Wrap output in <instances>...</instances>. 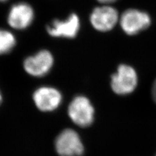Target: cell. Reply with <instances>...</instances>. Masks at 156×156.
<instances>
[{
	"instance_id": "1",
	"label": "cell",
	"mask_w": 156,
	"mask_h": 156,
	"mask_svg": "<svg viewBox=\"0 0 156 156\" xmlns=\"http://www.w3.org/2000/svg\"><path fill=\"white\" fill-rule=\"evenodd\" d=\"M137 84V74L132 66L128 65H120L116 72L111 76V89L115 94L120 96L132 93Z\"/></svg>"
},
{
	"instance_id": "2",
	"label": "cell",
	"mask_w": 156,
	"mask_h": 156,
	"mask_svg": "<svg viewBox=\"0 0 156 156\" xmlns=\"http://www.w3.org/2000/svg\"><path fill=\"white\" fill-rule=\"evenodd\" d=\"M152 20L149 14L136 9H129L120 16L119 23L123 31L128 35H135L148 28Z\"/></svg>"
},
{
	"instance_id": "3",
	"label": "cell",
	"mask_w": 156,
	"mask_h": 156,
	"mask_svg": "<svg viewBox=\"0 0 156 156\" xmlns=\"http://www.w3.org/2000/svg\"><path fill=\"white\" fill-rule=\"evenodd\" d=\"M68 113L73 122L81 128L89 127L94 122V108L85 96H78L74 98L68 107Z\"/></svg>"
},
{
	"instance_id": "4",
	"label": "cell",
	"mask_w": 156,
	"mask_h": 156,
	"mask_svg": "<svg viewBox=\"0 0 156 156\" xmlns=\"http://www.w3.org/2000/svg\"><path fill=\"white\" fill-rule=\"evenodd\" d=\"M117 10L110 5H102L93 9L90 15V22L96 30L107 32L112 30L119 22Z\"/></svg>"
},
{
	"instance_id": "5",
	"label": "cell",
	"mask_w": 156,
	"mask_h": 156,
	"mask_svg": "<svg viewBox=\"0 0 156 156\" xmlns=\"http://www.w3.org/2000/svg\"><path fill=\"white\" fill-rule=\"evenodd\" d=\"M55 146L60 156H81L84 152V146L79 135L72 129H65L58 135Z\"/></svg>"
},
{
	"instance_id": "6",
	"label": "cell",
	"mask_w": 156,
	"mask_h": 156,
	"mask_svg": "<svg viewBox=\"0 0 156 156\" xmlns=\"http://www.w3.org/2000/svg\"><path fill=\"white\" fill-rule=\"evenodd\" d=\"M53 64V57L47 50H42L29 57L23 62V68L32 76L42 77L47 74Z\"/></svg>"
},
{
	"instance_id": "7",
	"label": "cell",
	"mask_w": 156,
	"mask_h": 156,
	"mask_svg": "<svg viewBox=\"0 0 156 156\" xmlns=\"http://www.w3.org/2000/svg\"><path fill=\"white\" fill-rule=\"evenodd\" d=\"M80 27L79 16L72 13L65 20H55L47 27L49 35L54 37L74 38L77 35Z\"/></svg>"
},
{
	"instance_id": "8",
	"label": "cell",
	"mask_w": 156,
	"mask_h": 156,
	"mask_svg": "<svg viewBox=\"0 0 156 156\" xmlns=\"http://www.w3.org/2000/svg\"><path fill=\"white\" fill-rule=\"evenodd\" d=\"M33 98L37 108L44 112L55 110L62 100L59 91L54 88L48 87L39 88L34 92Z\"/></svg>"
},
{
	"instance_id": "9",
	"label": "cell",
	"mask_w": 156,
	"mask_h": 156,
	"mask_svg": "<svg viewBox=\"0 0 156 156\" xmlns=\"http://www.w3.org/2000/svg\"><path fill=\"white\" fill-rule=\"evenodd\" d=\"M34 18V11L30 5L18 3L11 7L8 15L9 26L15 29H23L31 25Z\"/></svg>"
},
{
	"instance_id": "10",
	"label": "cell",
	"mask_w": 156,
	"mask_h": 156,
	"mask_svg": "<svg viewBox=\"0 0 156 156\" xmlns=\"http://www.w3.org/2000/svg\"><path fill=\"white\" fill-rule=\"evenodd\" d=\"M15 44L16 39L11 32L0 29V55L11 51Z\"/></svg>"
},
{
	"instance_id": "11",
	"label": "cell",
	"mask_w": 156,
	"mask_h": 156,
	"mask_svg": "<svg viewBox=\"0 0 156 156\" xmlns=\"http://www.w3.org/2000/svg\"><path fill=\"white\" fill-rule=\"evenodd\" d=\"M97 1L102 5H110L116 2L117 0H97Z\"/></svg>"
},
{
	"instance_id": "12",
	"label": "cell",
	"mask_w": 156,
	"mask_h": 156,
	"mask_svg": "<svg viewBox=\"0 0 156 156\" xmlns=\"http://www.w3.org/2000/svg\"><path fill=\"white\" fill-rule=\"evenodd\" d=\"M2 96L1 94V92H0V104H2Z\"/></svg>"
},
{
	"instance_id": "13",
	"label": "cell",
	"mask_w": 156,
	"mask_h": 156,
	"mask_svg": "<svg viewBox=\"0 0 156 156\" xmlns=\"http://www.w3.org/2000/svg\"><path fill=\"white\" fill-rule=\"evenodd\" d=\"M153 85L156 87V79L155 80V81H154V83H153Z\"/></svg>"
},
{
	"instance_id": "14",
	"label": "cell",
	"mask_w": 156,
	"mask_h": 156,
	"mask_svg": "<svg viewBox=\"0 0 156 156\" xmlns=\"http://www.w3.org/2000/svg\"><path fill=\"white\" fill-rule=\"evenodd\" d=\"M7 0H0V2H6Z\"/></svg>"
}]
</instances>
